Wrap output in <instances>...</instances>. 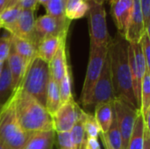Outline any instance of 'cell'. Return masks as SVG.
Here are the masks:
<instances>
[{"mask_svg": "<svg viewBox=\"0 0 150 149\" xmlns=\"http://www.w3.org/2000/svg\"><path fill=\"white\" fill-rule=\"evenodd\" d=\"M143 149H150V128H145V133H144V145Z\"/></svg>", "mask_w": 150, "mask_h": 149, "instance_id": "8d00e7d4", "label": "cell"}, {"mask_svg": "<svg viewBox=\"0 0 150 149\" xmlns=\"http://www.w3.org/2000/svg\"><path fill=\"white\" fill-rule=\"evenodd\" d=\"M67 37L49 36L41 40L36 48V57L49 63L60 47L66 42Z\"/></svg>", "mask_w": 150, "mask_h": 149, "instance_id": "9a60e30c", "label": "cell"}, {"mask_svg": "<svg viewBox=\"0 0 150 149\" xmlns=\"http://www.w3.org/2000/svg\"><path fill=\"white\" fill-rule=\"evenodd\" d=\"M112 107L119 130L122 138L123 149H126L140 110L132 107L127 103L120 99H114V101L112 102Z\"/></svg>", "mask_w": 150, "mask_h": 149, "instance_id": "ba28073f", "label": "cell"}, {"mask_svg": "<svg viewBox=\"0 0 150 149\" xmlns=\"http://www.w3.org/2000/svg\"><path fill=\"white\" fill-rule=\"evenodd\" d=\"M14 109L20 126L28 133L53 129L52 118L46 107L20 86L14 91Z\"/></svg>", "mask_w": 150, "mask_h": 149, "instance_id": "7a4b0ae2", "label": "cell"}, {"mask_svg": "<svg viewBox=\"0 0 150 149\" xmlns=\"http://www.w3.org/2000/svg\"><path fill=\"white\" fill-rule=\"evenodd\" d=\"M33 133L25 132L18 121L13 92L0 112V140L7 149H23Z\"/></svg>", "mask_w": 150, "mask_h": 149, "instance_id": "3957f363", "label": "cell"}, {"mask_svg": "<svg viewBox=\"0 0 150 149\" xmlns=\"http://www.w3.org/2000/svg\"><path fill=\"white\" fill-rule=\"evenodd\" d=\"M140 112L142 113L145 126L149 128L150 119V72H147L142 79L141 89Z\"/></svg>", "mask_w": 150, "mask_h": 149, "instance_id": "7402d4cb", "label": "cell"}, {"mask_svg": "<svg viewBox=\"0 0 150 149\" xmlns=\"http://www.w3.org/2000/svg\"><path fill=\"white\" fill-rule=\"evenodd\" d=\"M85 149H101L98 138L85 137Z\"/></svg>", "mask_w": 150, "mask_h": 149, "instance_id": "d590c367", "label": "cell"}, {"mask_svg": "<svg viewBox=\"0 0 150 149\" xmlns=\"http://www.w3.org/2000/svg\"><path fill=\"white\" fill-rule=\"evenodd\" d=\"M4 62H1L0 61V75H1V72H2V69H3V66H4Z\"/></svg>", "mask_w": 150, "mask_h": 149, "instance_id": "f6af8a7d", "label": "cell"}, {"mask_svg": "<svg viewBox=\"0 0 150 149\" xmlns=\"http://www.w3.org/2000/svg\"><path fill=\"white\" fill-rule=\"evenodd\" d=\"M69 67L66 53V42H64L48 63L50 78L59 83Z\"/></svg>", "mask_w": 150, "mask_h": 149, "instance_id": "e0dca14e", "label": "cell"}, {"mask_svg": "<svg viewBox=\"0 0 150 149\" xmlns=\"http://www.w3.org/2000/svg\"><path fill=\"white\" fill-rule=\"evenodd\" d=\"M145 122L141 112H139L134 129L129 139L128 144L126 149H143L144 145V133H145Z\"/></svg>", "mask_w": 150, "mask_h": 149, "instance_id": "603a6c76", "label": "cell"}, {"mask_svg": "<svg viewBox=\"0 0 150 149\" xmlns=\"http://www.w3.org/2000/svg\"><path fill=\"white\" fill-rule=\"evenodd\" d=\"M81 111L82 109L74 98L62 105L51 116L54 131L56 133H69L79 119Z\"/></svg>", "mask_w": 150, "mask_h": 149, "instance_id": "8fae6325", "label": "cell"}, {"mask_svg": "<svg viewBox=\"0 0 150 149\" xmlns=\"http://www.w3.org/2000/svg\"><path fill=\"white\" fill-rule=\"evenodd\" d=\"M5 61L11 73L14 90H16L22 83L25 74L27 70V67L25 66L24 60L12 49V47L11 48L10 54Z\"/></svg>", "mask_w": 150, "mask_h": 149, "instance_id": "2e32d148", "label": "cell"}, {"mask_svg": "<svg viewBox=\"0 0 150 149\" xmlns=\"http://www.w3.org/2000/svg\"><path fill=\"white\" fill-rule=\"evenodd\" d=\"M142 8L144 25L146 31H149L150 27V0H139Z\"/></svg>", "mask_w": 150, "mask_h": 149, "instance_id": "d6a6232c", "label": "cell"}, {"mask_svg": "<svg viewBox=\"0 0 150 149\" xmlns=\"http://www.w3.org/2000/svg\"><path fill=\"white\" fill-rule=\"evenodd\" d=\"M111 5V15L118 29V33L125 38L132 11L134 0H109Z\"/></svg>", "mask_w": 150, "mask_h": 149, "instance_id": "7c38bea8", "label": "cell"}, {"mask_svg": "<svg viewBox=\"0 0 150 149\" xmlns=\"http://www.w3.org/2000/svg\"><path fill=\"white\" fill-rule=\"evenodd\" d=\"M11 47L24 60L28 68L31 62L36 57V47L26 40L11 35Z\"/></svg>", "mask_w": 150, "mask_h": 149, "instance_id": "d6986e66", "label": "cell"}, {"mask_svg": "<svg viewBox=\"0 0 150 149\" xmlns=\"http://www.w3.org/2000/svg\"><path fill=\"white\" fill-rule=\"evenodd\" d=\"M128 61H129V68H130V73L132 77L134 97L140 110L141 89H142V79L147 72H150L147 68L146 61L142 52L140 43H129Z\"/></svg>", "mask_w": 150, "mask_h": 149, "instance_id": "52a82bcc", "label": "cell"}, {"mask_svg": "<svg viewBox=\"0 0 150 149\" xmlns=\"http://www.w3.org/2000/svg\"><path fill=\"white\" fill-rule=\"evenodd\" d=\"M2 108H3V105H0V112H1V111H2Z\"/></svg>", "mask_w": 150, "mask_h": 149, "instance_id": "bcb514c9", "label": "cell"}, {"mask_svg": "<svg viewBox=\"0 0 150 149\" xmlns=\"http://www.w3.org/2000/svg\"><path fill=\"white\" fill-rule=\"evenodd\" d=\"M83 126L86 138H98L100 134L99 126L93 115L83 111Z\"/></svg>", "mask_w": 150, "mask_h": 149, "instance_id": "83f0119b", "label": "cell"}, {"mask_svg": "<svg viewBox=\"0 0 150 149\" xmlns=\"http://www.w3.org/2000/svg\"><path fill=\"white\" fill-rule=\"evenodd\" d=\"M140 46L146 61L147 68L150 71V36L149 31H146L140 40Z\"/></svg>", "mask_w": 150, "mask_h": 149, "instance_id": "4dcf8cb0", "label": "cell"}, {"mask_svg": "<svg viewBox=\"0 0 150 149\" xmlns=\"http://www.w3.org/2000/svg\"><path fill=\"white\" fill-rule=\"evenodd\" d=\"M89 3L87 0H65L64 17L69 20H76L85 17L88 13Z\"/></svg>", "mask_w": 150, "mask_h": 149, "instance_id": "44dd1931", "label": "cell"}, {"mask_svg": "<svg viewBox=\"0 0 150 149\" xmlns=\"http://www.w3.org/2000/svg\"><path fill=\"white\" fill-rule=\"evenodd\" d=\"M61 105L62 103H61L58 83L55 81H54L52 78H49L45 107L47 112L52 116L60 108Z\"/></svg>", "mask_w": 150, "mask_h": 149, "instance_id": "cb8c5ba5", "label": "cell"}, {"mask_svg": "<svg viewBox=\"0 0 150 149\" xmlns=\"http://www.w3.org/2000/svg\"><path fill=\"white\" fill-rule=\"evenodd\" d=\"M57 146L58 149H72L69 133H57Z\"/></svg>", "mask_w": 150, "mask_h": 149, "instance_id": "836d02e7", "label": "cell"}, {"mask_svg": "<svg viewBox=\"0 0 150 149\" xmlns=\"http://www.w3.org/2000/svg\"><path fill=\"white\" fill-rule=\"evenodd\" d=\"M2 28V25H1V22H0V29Z\"/></svg>", "mask_w": 150, "mask_h": 149, "instance_id": "7dc6e473", "label": "cell"}, {"mask_svg": "<svg viewBox=\"0 0 150 149\" xmlns=\"http://www.w3.org/2000/svg\"><path fill=\"white\" fill-rule=\"evenodd\" d=\"M111 147L113 149H123V142H122V138L120 135V132L119 130V126L114 116L113 112V119L112 125L106 133H105Z\"/></svg>", "mask_w": 150, "mask_h": 149, "instance_id": "f1b7e54d", "label": "cell"}, {"mask_svg": "<svg viewBox=\"0 0 150 149\" xmlns=\"http://www.w3.org/2000/svg\"><path fill=\"white\" fill-rule=\"evenodd\" d=\"M55 132L54 129L33 133L23 149H54Z\"/></svg>", "mask_w": 150, "mask_h": 149, "instance_id": "ac0fdd59", "label": "cell"}, {"mask_svg": "<svg viewBox=\"0 0 150 149\" xmlns=\"http://www.w3.org/2000/svg\"><path fill=\"white\" fill-rule=\"evenodd\" d=\"M14 91L11 73L6 61H4L0 75V105H4L12 96Z\"/></svg>", "mask_w": 150, "mask_h": 149, "instance_id": "d4e9b609", "label": "cell"}, {"mask_svg": "<svg viewBox=\"0 0 150 149\" xmlns=\"http://www.w3.org/2000/svg\"><path fill=\"white\" fill-rule=\"evenodd\" d=\"M80 149H85V138H84V140H83V143H82V145L80 147Z\"/></svg>", "mask_w": 150, "mask_h": 149, "instance_id": "7bdbcfd3", "label": "cell"}, {"mask_svg": "<svg viewBox=\"0 0 150 149\" xmlns=\"http://www.w3.org/2000/svg\"><path fill=\"white\" fill-rule=\"evenodd\" d=\"M0 149H7L6 148V147L4 145V143L1 141V140H0Z\"/></svg>", "mask_w": 150, "mask_h": 149, "instance_id": "ee69618b", "label": "cell"}, {"mask_svg": "<svg viewBox=\"0 0 150 149\" xmlns=\"http://www.w3.org/2000/svg\"><path fill=\"white\" fill-rule=\"evenodd\" d=\"M87 1H91V2H94V3H97L98 4H104L105 2H109V0H87Z\"/></svg>", "mask_w": 150, "mask_h": 149, "instance_id": "60d3db41", "label": "cell"}, {"mask_svg": "<svg viewBox=\"0 0 150 149\" xmlns=\"http://www.w3.org/2000/svg\"><path fill=\"white\" fill-rule=\"evenodd\" d=\"M18 4L21 8V10L35 11L38 4H37L36 0H18Z\"/></svg>", "mask_w": 150, "mask_h": 149, "instance_id": "e575fe53", "label": "cell"}, {"mask_svg": "<svg viewBox=\"0 0 150 149\" xmlns=\"http://www.w3.org/2000/svg\"><path fill=\"white\" fill-rule=\"evenodd\" d=\"M88 20H89V32L91 44L97 47H107L111 36L107 29L106 23V11L104 4L88 1Z\"/></svg>", "mask_w": 150, "mask_h": 149, "instance_id": "8992f818", "label": "cell"}, {"mask_svg": "<svg viewBox=\"0 0 150 149\" xmlns=\"http://www.w3.org/2000/svg\"><path fill=\"white\" fill-rule=\"evenodd\" d=\"M115 97L112 86L110 62L108 56L106 55L102 71L94 86L86 107H95L97 105L102 103H112Z\"/></svg>", "mask_w": 150, "mask_h": 149, "instance_id": "9c48e42d", "label": "cell"}, {"mask_svg": "<svg viewBox=\"0 0 150 149\" xmlns=\"http://www.w3.org/2000/svg\"><path fill=\"white\" fill-rule=\"evenodd\" d=\"M64 1H65V0H64Z\"/></svg>", "mask_w": 150, "mask_h": 149, "instance_id": "c3c4849f", "label": "cell"}, {"mask_svg": "<svg viewBox=\"0 0 150 149\" xmlns=\"http://www.w3.org/2000/svg\"><path fill=\"white\" fill-rule=\"evenodd\" d=\"M36 1H37V4H41V5H43V6L45 7L47 2L48 0H36Z\"/></svg>", "mask_w": 150, "mask_h": 149, "instance_id": "b9f144b4", "label": "cell"}, {"mask_svg": "<svg viewBox=\"0 0 150 149\" xmlns=\"http://www.w3.org/2000/svg\"><path fill=\"white\" fill-rule=\"evenodd\" d=\"M58 86H59V93H60L62 105L73 99L72 90H71V74H70L69 67L67 68L62 80L58 83Z\"/></svg>", "mask_w": 150, "mask_h": 149, "instance_id": "4316f807", "label": "cell"}, {"mask_svg": "<svg viewBox=\"0 0 150 149\" xmlns=\"http://www.w3.org/2000/svg\"><path fill=\"white\" fill-rule=\"evenodd\" d=\"M69 20L57 19L50 15L45 14L35 19L34 24V33L36 48L39 42L44 38L49 36H62L67 37L68 31L70 25Z\"/></svg>", "mask_w": 150, "mask_h": 149, "instance_id": "30bf717a", "label": "cell"}, {"mask_svg": "<svg viewBox=\"0 0 150 149\" xmlns=\"http://www.w3.org/2000/svg\"><path fill=\"white\" fill-rule=\"evenodd\" d=\"M20 11L21 8L18 4H16L12 7L5 8L0 13V22L2 25V28L7 31L10 34H11L14 30Z\"/></svg>", "mask_w": 150, "mask_h": 149, "instance_id": "484cf974", "label": "cell"}, {"mask_svg": "<svg viewBox=\"0 0 150 149\" xmlns=\"http://www.w3.org/2000/svg\"><path fill=\"white\" fill-rule=\"evenodd\" d=\"M107 55V47H97L90 44V55L87 65L86 75L81 93V103L86 107L88 100L91 95L94 86L100 76L105 58Z\"/></svg>", "mask_w": 150, "mask_h": 149, "instance_id": "5b68a950", "label": "cell"}, {"mask_svg": "<svg viewBox=\"0 0 150 149\" xmlns=\"http://www.w3.org/2000/svg\"><path fill=\"white\" fill-rule=\"evenodd\" d=\"M34 24H35L34 11L21 10L18 18L16 22L14 30L11 35L32 42L36 47Z\"/></svg>", "mask_w": 150, "mask_h": 149, "instance_id": "4fadbf2b", "label": "cell"}, {"mask_svg": "<svg viewBox=\"0 0 150 149\" xmlns=\"http://www.w3.org/2000/svg\"><path fill=\"white\" fill-rule=\"evenodd\" d=\"M47 14L57 19H65L64 0H48L45 5Z\"/></svg>", "mask_w": 150, "mask_h": 149, "instance_id": "f546056e", "label": "cell"}, {"mask_svg": "<svg viewBox=\"0 0 150 149\" xmlns=\"http://www.w3.org/2000/svg\"><path fill=\"white\" fill-rule=\"evenodd\" d=\"M146 32L143 15L139 0H134L133 11L129 25L125 35V39L129 43H139L142 35Z\"/></svg>", "mask_w": 150, "mask_h": 149, "instance_id": "5bb4252c", "label": "cell"}, {"mask_svg": "<svg viewBox=\"0 0 150 149\" xmlns=\"http://www.w3.org/2000/svg\"><path fill=\"white\" fill-rule=\"evenodd\" d=\"M94 118L99 126L100 132L106 133L113 119L112 103H102L95 106Z\"/></svg>", "mask_w": 150, "mask_h": 149, "instance_id": "ffe728a7", "label": "cell"}, {"mask_svg": "<svg viewBox=\"0 0 150 149\" xmlns=\"http://www.w3.org/2000/svg\"><path fill=\"white\" fill-rule=\"evenodd\" d=\"M6 8V0H0V13Z\"/></svg>", "mask_w": 150, "mask_h": 149, "instance_id": "ab89813d", "label": "cell"}, {"mask_svg": "<svg viewBox=\"0 0 150 149\" xmlns=\"http://www.w3.org/2000/svg\"><path fill=\"white\" fill-rule=\"evenodd\" d=\"M99 136H100L101 141H102V143H103V145H104L105 148V149H113L112 148V147H111V145H110V143H109V141H108V140H107V138H106V136H105V133H100Z\"/></svg>", "mask_w": 150, "mask_h": 149, "instance_id": "74e56055", "label": "cell"}, {"mask_svg": "<svg viewBox=\"0 0 150 149\" xmlns=\"http://www.w3.org/2000/svg\"><path fill=\"white\" fill-rule=\"evenodd\" d=\"M18 0H6V8L12 7L16 4H18Z\"/></svg>", "mask_w": 150, "mask_h": 149, "instance_id": "f35d334b", "label": "cell"}, {"mask_svg": "<svg viewBox=\"0 0 150 149\" xmlns=\"http://www.w3.org/2000/svg\"><path fill=\"white\" fill-rule=\"evenodd\" d=\"M128 41L120 33L112 38L107 47L115 99L122 100L134 108L137 105L128 61Z\"/></svg>", "mask_w": 150, "mask_h": 149, "instance_id": "6da1fadb", "label": "cell"}, {"mask_svg": "<svg viewBox=\"0 0 150 149\" xmlns=\"http://www.w3.org/2000/svg\"><path fill=\"white\" fill-rule=\"evenodd\" d=\"M49 78L48 63L35 57L25 74L20 88L45 106Z\"/></svg>", "mask_w": 150, "mask_h": 149, "instance_id": "277c9868", "label": "cell"}, {"mask_svg": "<svg viewBox=\"0 0 150 149\" xmlns=\"http://www.w3.org/2000/svg\"><path fill=\"white\" fill-rule=\"evenodd\" d=\"M11 48V35L0 36V61H6Z\"/></svg>", "mask_w": 150, "mask_h": 149, "instance_id": "1f68e13d", "label": "cell"}]
</instances>
